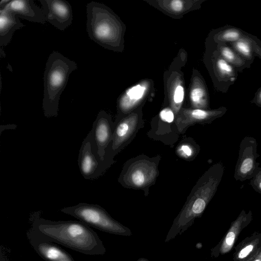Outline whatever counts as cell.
Segmentation results:
<instances>
[{"instance_id": "21", "label": "cell", "mask_w": 261, "mask_h": 261, "mask_svg": "<svg viewBox=\"0 0 261 261\" xmlns=\"http://www.w3.org/2000/svg\"><path fill=\"white\" fill-rule=\"evenodd\" d=\"M198 145L191 137H186L179 142L176 147L177 155L186 161L193 160L198 153Z\"/></svg>"}, {"instance_id": "3", "label": "cell", "mask_w": 261, "mask_h": 261, "mask_svg": "<svg viewBox=\"0 0 261 261\" xmlns=\"http://www.w3.org/2000/svg\"><path fill=\"white\" fill-rule=\"evenodd\" d=\"M86 12L89 38L106 49L119 50L121 25L118 17L104 4L93 1L87 4Z\"/></svg>"}, {"instance_id": "15", "label": "cell", "mask_w": 261, "mask_h": 261, "mask_svg": "<svg viewBox=\"0 0 261 261\" xmlns=\"http://www.w3.org/2000/svg\"><path fill=\"white\" fill-rule=\"evenodd\" d=\"M5 9L31 22L42 24L46 22L42 9L32 0L11 1Z\"/></svg>"}, {"instance_id": "23", "label": "cell", "mask_w": 261, "mask_h": 261, "mask_svg": "<svg viewBox=\"0 0 261 261\" xmlns=\"http://www.w3.org/2000/svg\"><path fill=\"white\" fill-rule=\"evenodd\" d=\"M161 8L168 13L177 15L185 12L189 8V1L181 0L163 1L158 2Z\"/></svg>"}, {"instance_id": "27", "label": "cell", "mask_w": 261, "mask_h": 261, "mask_svg": "<svg viewBox=\"0 0 261 261\" xmlns=\"http://www.w3.org/2000/svg\"><path fill=\"white\" fill-rule=\"evenodd\" d=\"M236 238V233L233 231H229L225 238V243L228 246H232Z\"/></svg>"}, {"instance_id": "22", "label": "cell", "mask_w": 261, "mask_h": 261, "mask_svg": "<svg viewBox=\"0 0 261 261\" xmlns=\"http://www.w3.org/2000/svg\"><path fill=\"white\" fill-rule=\"evenodd\" d=\"M171 109L175 116L179 113L184 99L185 89L181 82H176L171 92Z\"/></svg>"}, {"instance_id": "1", "label": "cell", "mask_w": 261, "mask_h": 261, "mask_svg": "<svg viewBox=\"0 0 261 261\" xmlns=\"http://www.w3.org/2000/svg\"><path fill=\"white\" fill-rule=\"evenodd\" d=\"M30 221L28 232L39 238L87 255H102L106 251L95 231L80 221H51L41 217L38 212Z\"/></svg>"}, {"instance_id": "9", "label": "cell", "mask_w": 261, "mask_h": 261, "mask_svg": "<svg viewBox=\"0 0 261 261\" xmlns=\"http://www.w3.org/2000/svg\"><path fill=\"white\" fill-rule=\"evenodd\" d=\"M114 130V122L112 117L105 111H100L90 131L93 150L97 158L105 163V151L112 140Z\"/></svg>"}, {"instance_id": "13", "label": "cell", "mask_w": 261, "mask_h": 261, "mask_svg": "<svg viewBox=\"0 0 261 261\" xmlns=\"http://www.w3.org/2000/svg\"><path fill=\"white\" fill-rule=\"evenodd\" d=\"M149 84L139 83L126 90L118 101V114L115 122L133 112L144 99L148 91Z\"/></svg>"}, {"instance_id": "18", "label": "cell", "mask_w": 261, "mask_h": 261, "mask_svg": "<svg viewBox=\"0 0 261 261\" xmlns=\"http://www.w3.org/2000/svg\"><path fill=\"white\" fill-rule=\"evenodd\" d=\"M214 44L221 56L232 65L238 72H241L245 69L249 68L252 65V63L242 58L229 44Z\"/></svg>"}, {"instance_id": "31", "label": "cell", "mask_w": 261, "mask_h": 261, "mask_svg": "<svg viewBox=\"0 0 261 261\" xmlns=\"http://www.w3.org/2000/svg\"><path fill=\"white\" fill-rule=\"evenodd\" d=\"M254 261H261V259L258 258V259H255Z\"/></svg>"}, {"instance_id": "10", "label": "cell", "mask_w": 261, "mask_h": 261, "mask_svg": "<svg viewBox=\"0 0 261 261\" xmlns=\"http://www.w3.org/2000/svg\"><path fill=\"white\" fill-rule=\"evenodd\" d=\"M81 174L86 179H96L102 176L110 167L95 154L92 146L91 131L83 141L77 160Z\"/></svg>"}, {"instance_id": "6", "label": "cell", "mask_w": 261, "mask_h": 261, "mask_svg": "<svg viewBox=\"0 0 261 261\" xmlns=\"http://www.w3.org/2000/svg\"><path fill=\"white\" fill-rule=\"evenodd\" d=\"M144 126L141 113L132 112L114 122L112 140L105 151V162L110 166L115 162V156L127 146Z\"/></svg>"}, {"instance_id": "8", "label": "cell", "mask_w": 261, "mask_h": 261, "mask_svg": "<svg viewBox=\"0 0 261 261\" xmlns=\"http://www.w3.org/2000/svg\"><path fill=\"white\" fill-rule=\"evenodd\" d=\"M207 56L208 68L215 86L218 90L226 93L238 77V71L228 63L211 43Z\"/></svg>"}, {"instance_id": "14", "label": "cell", "mask_w": 261, "mask_h": 261, "mask_svg": "<svg viewBox=\"0 0 261 261\" xmlns=\"http://www.w3.org/2000/svg\"><path fill=\"white\" fill-rule=\"evenodd\" d=\"M27 236L36 252L45 261H75L72 256L56 243L33 236L29 232Z\"/></svg>"}, {"instance_id": "5", "label": "cell", "mask_w": 261, "mask_h": 261, "mask_svg": "<svg viewBox=\"0 0 261 261\" xmlns=\"http://www.w3.org/2000/svg\"><path fill=\"white\" fill-rule=\"evenodd\" d=\"M89 226L108 233L128 235L127 228L113 219L103 207L97 204L81 202L61 210Z\"/></svg>"}, {"instance_id": "26", "label": "cell", "mask_w": 261, "mask_h": 261, "mask_svg": "<svg viewBox=\"0 0 261 261\" xmlns=\"http://www.w3.org/2000/svg\"><path fill=\"white\" fill-rule=\"evenodd\" d=\"M253 248L252 245H249L241 250L239 253V257L243 258L246 257Z\"/></svg>"}, {"instance_id": "29", "label": "cell", "mask_w": 261, "mask_h": 261, "mask_svg": "<svg viewBox=\"0 0 261 261\" xmlns=\"http://www.w3.org/2000/svg\"><path fill=\"white\" fill-rule=\"evenodd\" d=\"M11 1V0H2L0 2V9H5Z\"/></svg>"}, {"instance_id": "19", "label": "cell", "mask_w": 261, "mask_h": 261, "mask_svg": "<svg viewBox=\"0 0 261 261\" xmlns=\"http://www.w3.org/2000/svg\"><path fill=\"white\" fill-rule=\"evenodd\" d=\"M248 34L241 29L226 25L212 33V42L215 44H229L239 40Z\"/></svg>"}, {"instance_id": "11", "label": "cell", "mask_w": 261, "mask_h": 261, "mask_svg": "<svg viewBox=\"0 0 261 261\" xmlns=\"http://www.w3.org/2000/svg\"><path fill=\"white\" fill-rule=\"evenodd\" d=\"M46 21L61 31L70 25L73 20L70 4L63 0H40Z\"/></svg>"}, {"instance_id": "32", "label": "cell", "mask_w": 261, "mask_h": 261, "mask_svg": "<svg viewBox=\"0 0 261 261\" xmlns=\"http://www.w3.org/2000/svg\"><path fill=\"white\" fill-rule=\"evenodd\" d=\"M259 187L261 189V182H260V183H259Z\"/></svg>"}, {"instance_id": "17", "label": "cell", "mask_w": 261, "mask_h": 261, "mask_svg": "<svg viewBox=\"0 0 261 261\" xmlns=\"http://www.w3.org/2000/svg\"><path fill=\"white\" fill-rule=\"evenodd\" d=\"M24 24L19 17L6 9H0V45L6 46L11 41L14 32Z\"/></svg>"}, {"instance_id": "28", "label": "cell", "mask_w": 261, "mask_h": 261, "mask_svg": "<svg viewBox=\"0 0 261 261\" xmlns=\"http://www.w3.org/2000/svg\"><path fill=\"white\" fill-rule=\"evenodd\" d=\"M252 101L261 106V87L257 90L254 95Z\"/></svg>"}, {"instance_id": "7", "label": "cell", "mask_w": 261, "mask_h": 261, "mask_svg": "<svg viewBox=\"0 0 261 261\" xmlns=\"http://www.w3.org/2000/svg\"><path fill=\"white\" fill-rule=\"evenodd\" d=\"M209 182L204 175L197 181L178 216V224L186 225L203 213L210 195L211 189Z\"/></svg>"}, {"instance_id": "20", "label": "cell", "mask_w": 261, "mask_h": 261, "mask_svg": "<svg viewBox=\"0 0 261 261\" xmlns=\"http://www.w3.org/2000/svg\"><path fill=\"white\" fill-rule=\"evenodd\" d=\"M190 99L194 108L207 109L208 94L205 85L200 79H197L193 82L190 92Z\"/></svg>"}, {"instance_id": "24", "label": "cell", "mask_w": 261, "mask_h": 261, "mask_svg": "<svg viewBox=\"0 0 261 261\" xmlns=\"http://www.w3.org/2000/svg\"><path fill=\"white\" fill-rule=\"evenodd\" d=\"M159 118L163 122L171 124L174 121L175 114L171 108L166 107L160 111Z\"/></svg>"}, {"instance_id": "25", "label": "cell", "mask_w": 261, "mask_h": 261, "mask_svg": "<svg viewBox=\"0 0 261 261\" xmlns=\"http://www.w3.org/2000/svg\"><path fill=\"white\" fill-rule=\"evenodd\" d=\"M253 167V161L250 158L245 159L242 162L240 167V171L242 173L249 172Z\"/></svg>"}, {"instance_id": "16", "label": "cell", "mask_w": 261, "mask_h": 261, "mask_svg": "<svg viewBox=\"0 0 261 261\" xmlns=\"http://www.w3.org/2000/svg\"><path fill=\"white\" fill-rule=\"evenodd\" d=\"M229 44L242 58L252 64L255 58L261 59V41L255 36L248 34L246 37Z\"/></svg>"}, {"instance_id": "4", "label": "cell", "mask_w": 261, "mask_h": 261, "mask_svg": "<svg viewBox=\"0 0 261 261\" xmlns=\"http://www.w3.org/2000/svg\"><path fill=\"white\" fill-rule=\"evenodd\" d=\"M160 155L149 157L142 154L132 158L124 164L118 182L124 187L142 190L145 196L159 175Z\"/></svg>"}, {"instance_id": "2", "label": "cell", "mask_w": 261, "mask_h": 261, "mask_svg": "<svg viewBox=\"0 0 261 261\" xmlns=\"http://www.w3.org/2000/svg\"><path fill=\"white\" fill-rule=\"evenodd\" d=\"M76 63L58 51L49 56L44 72V96L42 108L47 118L58 114L60 96L65 88L69 75L77 69Z\"/></svg>"}, {"instance_id": "30", "label": "cell", "mask_w": 261, "mask_h": 261, "mask_svg": "<svg viewBox=\"0 0 261 261\" xmlns=\"http://www.w3.org/2000/svg\"><path fill=\"white\" fill-rule=\"evenodd\" d=\"M138 261H147V260H146V259H140Z\"/></svg>"}, {"instance_id": "12", "label": "cell", "mask_w": 261, "mask_h": 261, "mask_svg": "<svg viewBox=\"0 0 261 261\" xmlns=\"http://www.w3.org/2000/svg\"><path fill=\"white\" fill-rule=\"evenodd\" d=\"M225 110V108L218 110H208L200 109H181L175 116L172 126L176 134L185 133L189 127L196 123H202L209 121L221 114Z\"/></svg>"}]
</instances>
